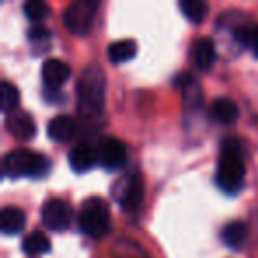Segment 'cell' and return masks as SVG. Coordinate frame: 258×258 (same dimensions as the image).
Here are the masks:
<instances>
[{
	"instance_id": "obj_1",
	"label": "cell",
	"mask_w": 258,
	"mask_h": 258,
	"mask_svg": "<svg viewBox=\"0 0 258 258\" xmlns=\"http://www.w3.org/2000/svg\"><path fill=\"white\" fill-rule=\"evenodd\" d=\"M103 69L97 64H89L76 80V110L85 118H97L104 108L106 89Z\"/></svg>"
},
{
	"instance_id": "obj_2",
	"label": "cell",
	"mask_w": 258,
	"mask_h": 258,
	"mask_svg": "<svg viewBox=\"0 0 258 258\" xmlns=\"http://www.w3.org/2000/svg\"><path fill=\"white\" fill-rule=\"evenodd\" d=\"M244 177H246V166H244V156L240 151L239 142L233 138L223 142L221 152L216 166V184L221 191L228 195H237L242 189Z\"/></svg>"
},
{
	"instance_id": "obj_3",
	"label": "cell",
	"mask_w": 258,
	"mask_h": 258,
	"mask_svg": "<svg viewBox=\"0 0 258 258\" xmlns=\"http://www.w3.org/2000/svg\"><path fill=\"white\" fill-rule=\"evenodd\" d=\"M50 170V159L43 154L20 147L4 156V173L9 179L20 177H43Z\"/></svg>"
},
{
	"instance_id": "obj_4",
	"label": "cell",
	"mask_w": 258,
	"mask_h": 258,
	"mask_svg": "<svg viewBox=\"0 0 258 258\" xmlns=\"http://www.w3.org/2000/svg\"><path fill=\"white\" fill-rule=\"evenodd\" d=\"M78 226L92 239H103L111 228L110 207L106 202L97 197L83 200L78 211Z\"/></svg>"
},
{
	"instance_id": "obj_5",
	"label": "cell",
	"mask_w": 258,
	"mask_h": 258,
	"mask_svg": "<svg viewBox=\"0 0 258 258\" xmlns=\"http://www.w3.org/2000/svg\"><path fill=\"white\" fill-rule=\"evenodd\" d=\"M97 4L96 0H76L71 2L68 8L64 9V16H62V22L64 27L71 34H87L94 22V15H96Z\"/></svg>"
},
{
	"instance_id": "obj_6",
	"label": "cell",
	"mask_w": 258,
	"mask_h": 258,
	"mask_svg": "<svg viewBox=\"0 0 258 258\" xmlns=\"http://www.w3.org/2000/svg\"><path fill=\"white\" fill-rule=\"evenodd\" d=\"M111 193L124 211H135L144 200V182L138 173H129L117 180V186L111 187Z\"/></svg>"
},
{
	"instance_id": "obj_7",
	"label": "cell",
	"mask_w": 258,
	"mask_h": 258,
	"mask_svg": "<svg viewBox=\"0 0 258 258\" xmlns=\"http://www.w3.org/2000/svg\"><path fill=\"white\" fill-rule=\"evenodd\" d=\"M71 205L62 198H50L41 207L43 225L51 232H64L71 223Z\"/></svg>"
},
{
	"instance_id": "obj_8",
	"label": "cell",
	"mask_w": 258,
	"mask_h": 258,
	"mask_svg": "<svg viewBox=\"0 0 258 258\" xmlns=\"http://www.w3.org/2000/svg\"><path fill=\"white\" fill-rule=\"evenodd\" d=\"M97 159L108 172L120 170L127 161L125 145L115 137H103L97 144Z\"/></svg>"
},
{
	"instance_id": "obj_9",
	"label": "cell",
	"mask_w": 258,
	"mask_h": 258,
	"mask_svg": "<svg viewBox=\"0 0 258 258\" xmlns=\"http://www.w3.org/2000/svg\"><path fill=\"white\" fill-rule=\"evenodd\" d=\"M6 127L16 140L29 142L36 137V122L27 111H13L6 118Z\"/></svg>"
},
{
	"instance_id": "obj_10",
	"label": "cell",
	"mask_w": 258,
	"mask_h": 258,
	"mask_svg": "<svg viewBox=\"0 0 258 258\" xmlns=\"http://www.w3.org/2000/svg\"><path fill=\"white\" fill-rule=\"evenodd\" d=\"M69 75H71V68L58 58H48L41 68V76H43L46 90H57L69 78Z\"/></svg>"
},
{
	"instance_id": "obj_11",
	"label": "cell",
	"mask_w": 258,
	"mask_h": 258,
	"mask_svg": "<svg viewBox=\"0 0 258 258\" xmlns=\"http://www.w3.org/2000/svg\"><path fill=\"white\" fill-rule=\"evenodd\" d=\"M69 166L71 170H75L76 173H85L96 165L99 159H97V149H94L90 144L82 142V144H76L75 147L69 152Z\"/></svg>"
},
{
	"instance_id": "obj_12",
	"label": "cell",
	"mask_w": 258,
	"mask_h": 258,
	"mask_svg": "<svg viewBox=\"0 0 258 258\" xmlns=\"http://www.w3.org/2000/svg\"><path fill=\"white\" fill-rule=\"evenodd\" d=\"M46 133L51 140L58 142V144L69 142L76 135L75 118L69 117V115H57V117H53L50 122H48Z\"/></svg>"
},
{
	"instance_id": "obj_13",
	"label": "cell",
	"mask_w": 258,
	"mask_h": 258,
	"mask_svg": "<svg viewBox=\"0 0 258 258\" xmlns=\"http://www.w3.org/2000/svg\"><path fill=\"white\" fill-rule=\"evenodd\" d=\"M247 235H249V228L244 221L235 219V221H230L228 225L223 226L221 230V240L232 249H239L244 246Z\"/></svg>"
},
{
	"instance_id": "obj_14",
	"label": "cell",
	"mask_w": 258,
	"mask_h": 258,
	"mask_svg": "<svg viewBox=\"0 0 258 258\" xmlns=\"http://www.w3.org/2000/svg\"><path fill=\"white\" fill-rule=\"evenodd\" d=\"M25 226V214L22 209L8 205L0 211V228L8 235H15Z\"/></svg>"
},
{
	"instance_id": "obj_15",
	"label": "cell",
	"mask_w": 258,
	"mask_h": 258,
	"mask_svg": "<svg viewBox=\"0 0 258 258\" xmlns=\"http://www.w3.org/2000/svg\"><path fill=\"white\" fill-rule=\"evenodd\" d=\"M211 115L216 122L219 124H233L239 118V106L235 101L226 99V97H219L212 103Z\"/></svg>"
},
{
	"instance_id": "obj_16",
	"label": "cell",
	"mask_w": 258,
	"mask_h": 258,
	"mask_svg": "<svg viewBox=\"0 0 258 258\" xmlns=\"http://www.w3.org/2000/svg\"><path fill=\"white\" fill-rule=\"evenodd\" d=\"M193 58L195 64L200 69H209L216 62V46L212 39L209 37H200L195 41L193 46Z\"/></svg>"
},
{
	"instance_id": "obj_17",
	"label": "cell",
	"mask_w": 258,
	"mask_h": 258,
	"mask_svg": "<svg viewBox=\"0 0 258 258\" xmlns=\"http://www.w3.org/2000/svg\"><path fill=\"white\" fill-rule=\"evenodd\" d=\"M22 249L27 256H37V254H46L51 249V242L48 239L46 233H43L41 230H34L29 235L23 239Z\"/></svg>"
},
{
	"instance_id": "obj_18",
	"label": "cell",
	"mask_w": 258,
	"mask_h": 258,
	"mask_svg": "<svg viewBox=\"0 0 258 258\" xmlns=\"http://www.w3.org/2000/svg\"><path fill=\"white\" fill-rule=\"evenodd\" d=\"M138 48H137V43L131 39H122V41H117V43H111L108 46V58L110 62L113 64H122V62H127L137 55Z\"/></svg>"
},
{
	"instance_id": "obj_19",
	"label": "cell",
	"mask_w": 258,
	"mask_h": 258,
	"mask_svg": "<svg viewBox=\"0 0 258 258\" xmlns=\"http://www.w3.org/2000/svg\"><path fill=\"white\" fill-rule=\"evenodd\" d=\"M20 104V90L11 82L4 80L0 83V110L2 113H13Z\"/></svg>"
},
{
	"instance_id": "obj_20",
	"label": "cell",
	"mask_w": 258,
	"mask_h": 258,
	"mask_svg": "<svg viewBox=\"0 0 258 258\" xmlns=\"http://www.w3.org/2000/svg\"><path fill=\"white\" fill-rule=\"evenodd\" d=\"M179 8L191 23H202L209 11V6L202 0H182Z\"/></svg>"
},
{
	"instance_id": "obj_21",
	"label": "cell",
	"mask_w": 258,
	"mask_h": 258,
	"mask_svg": "<svg viewBox=\"0 0 258 258\" xmlns=\"http://www.w3.org/2000/svg\"><path fill=\"white\" fill-rule=\"evenodd\" d=\"M48 13H50V8L41 0H29V2L23 4V15H25L27 20H30L34 23L43 22L48 16Z\"/></svg>"
},
{
	"instance_id": "obj_22",
	"label": "cell",
	"mask_w": 258,
	"mask_h": 258,
	"mask_svg": "<svg viewBox=\"0 0 258 258\" xmlns=\"http://www.w3.org/2000/svg\"><path fill=\"white\" fill-rule=\"evenodd\" d=\"M50 30L46 29V27H41V25H34L32 29H30L29 32V39L32 41V43H41V41H48L50 39Z\"/></svg>"
},
{
	"instance_id": "obj_23",
	"label": "cell",
	"mask_w": 258,
	"mask_h": 258,
	"mask_svg": "<svg viewBox=\"0 0 258 258\" xmlns=\"http://www.w3.org/2000/svg\"><path fill=\"white\" fill-rule=\"evenodd\" d=\"M249 48H253L254 55L258 57V25L251 27V39H249Z\"/></svg>"
}]
</instances>
